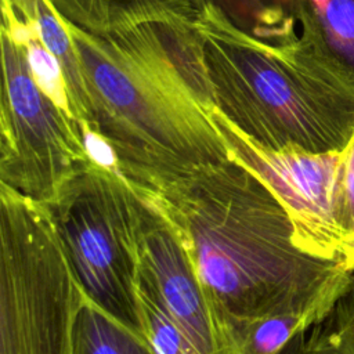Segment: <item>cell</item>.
Here are the masks:
<instances>
[{
    "label": "cell",
    "instance_id": "1",
    "mask_svg": "<svg viewBox=\"0 0 354 354\" xmlns=\"http://www.w3.org/2000/svg\"><path fill=\"white\" fill-rule=\"evenodd\" d=\"M62 19L84 88L80 126L123 176L149 185L231 159L214 120L195 19L151 21L111 33Z\"/></svg>",
    "mask_w": 354,
    "mask_h": 354
},
{
    "label": "cell",
    "instance_id": "2",
    "mask_svg": "<svg viewBox=\"0 0 354 354\" xmlns=\"http://www.w3.org/2000/svg\"><path fill=\"white\" fill-rule=\"evenodd\" d=\"M138 187L178 232L214 325L299 314L324 319L354 286V272L296 246L281 202L232 158Z\"/></svg>",
    "mask_w": 354,
    "mask_h": 354
},
{
    "label": "cell",
    "instance_id": "3",
    "mask_svg": "<svg viewBox=\"0 0 354 354\" xmlns=\"http://www.w3.org/2000/svg\"><path fill=\"white\" fill-rule=\"evenodd\" d=\"M220 113L268 151H342L354 134V84L300 35L266 41L214 7L195 14Z\"/></svg>",
    "mask_w": 354,
    "mask_h": 354
},
{
    "label": "cell",
    "instance_id": "4",
    "mask_svg": "<svg viewBox=\"0 0 354 354\" xmlns=\"http://www.w3.org/2000/svg\"><path fill=\"white\" fill-rule=\"evenodd\" d=\"M84 299L48 207L0 184V354H73Z\"/></svg>",
    "mask_w": 354,
    "mask_h": 354
},
{
    "label": "cell",
    "instance_id": "5",
    "mask_svg": "<svg viewBox=\"0 0 354 354\" xmlns=\"http://www.w3.org/2000/svg\"><path fill=\"white\" fill-rule=\"evenodd\" d=\"M68 264L84 296L148 337L138 300L140 213L133 183L98 158L47 205Z\"/></svg>",
    "mask_w": 354,
    "mask_h": 354
},
{
    "label": "cell",
    "instance_id": "6",
    "mask_svg": "<svg viewBox=\"0 0 354 354\" xmlns=\"http://www.w3.org/2000/svg\"><path fill=\"white\" fill-rule=\"evenodd\" d=\"M0 184L50 205L97 156L72 112L35 77L24 41L1 28Z\"/></svg>",
    "mask_w": 354,
    "mask_h": 354
},
{
    "label": "cell",
    "instance_id": "7",
    "mask_svg": "<svg viewBox=\"0 0 354 354\" xmlns=\"http://www.w3.org/2000/svg\"><path fill=\"white\" fill-rule=\"evenodd\" d=\"M214 120L232 159L254 173L281 202L304 253L342 263L347 236L337 221L340 151H268L238 131L216 108Z\"/></svg>",
    "mask_w": 354,
    "mask_h": 354
},
{
    "label": "cell",
    "instance_id": "8",
    "mask_svg": "<svg viewBox=\"0 0 354 354\" xmlns=\"http://www.w3.org/2000/svg\"><path fill=\"white\" fill-rule=\"evenodd\" d=\"M140 213V260L169 314L201 354H217L212 308L189 254L169 218L134 184Z\"/></svg>",
    "mask_w": 354,
    "mask_h": 354
},
{
    "label": "cell",
    "instance_id": "9",
    "mask_svg": "<svg viewBox=\"0 0 354 354\" xmlns=\"http://www.w3.org/2000/svg\"><path fill=\"white\" fill-rule=\"evenodd\" d=\"M300 37L354 84V0H296Z\"/></svg>",
    "mask_w": 354,
    "mask_h": 354
},
{
    "label": "cell",
    "instance_id": "10",
    "mask_svg": "<svg viewBox=\"0 0 354 354\" xmlns=\"http://www.w3.org/2000/svg\"><path fill=\"white\" fill-rule=\"evenodd\" d=\"M321 321L310 314L223 321L214 326L217 354H307V333Z\"/></svg>",
    "mask_w": 354,
    "mask_h": 354
},
{
    "label": "cell",
    "instance_id": "11",
    "mask_svg": "<svg viewBox=\"0 0 354 354\" xmlns=\"http://www.w3.org/2000/svg\"><path fill=\"white\" fill-rule=\"evenodd\" d=\"M68 21L91 33H111L138 24L195 19L191 0H50Z\"/></svg>",
    "mask_w": 354,
    "mask_h": 354
},
{
    "label": "cell",
    "instance_id": "12",
    "mask_svg": "<svg viewBox=\"0 0 354 354\" xmlns=\"http://www.w3.org/2000/svg\"><path fill=\"white\" fill-rule=\"evenodd\" d=\"M195 14L217 8L236 28L266 40L283 41L299 35L296 0H191Z\"/></svg>",
    "mask_w": 354,
    "mask_h": 354
},
{
    "label": "cell",
    "instance_id": "13",
    "mask_svg": "<svg viewBox=\"0 0 354 354\" xmlns=\"http://www.w3.org/2000/svg\"><path fill=\"white\" fill-rule=\"evenodd\" d=\"M73 354H160L144 337L84 299L75 322Z\"/></svg>",
    "mask_w": 354,
    "mask_h": 354
},
{
    "label": "cell",
    "instance_id": "14",
    "mask_svg": "<svg viewBox=\"0 0 354 354\" xmlns=\"http://www.w3.org/2000/svg\"><path fill=\"white\" fill-rule=\"evenodd\" d=\"M138 300L145 332L160 354H201L169 314L155 283L140 264Z\"/></svg>",
    "mask_w": 354,
    "mask_h": 354
},
{
    "label": "cell",
    "instance_id": "15",
    "mask_svg": "<svg viewBox=\"0 0 354 354\" xmlns=\"http://www.w3.org/2000/svg\"><path fill=\"white\" fill-rule=\"evenodd\" d=\"M307 354H354V286L310 329Z\"/></svg>",
    "mask_w": 354,
    "mask_h": 354
},
{
    "label": "cell",
    "instance_id": "16",
    "mask_svg": "<svg viewBox=\"0 0 354 354\" xmlns=\"http://www.w3.org/2000/svg\"><path fill=\"white\" fill-rule=\"evenodd\" d=\"M337 221L347 241L354 236V134L340 151L337 170Z\"/></svg>",
    "mask_w": 354,
    "mask_h": 354
},
{
    "label": "cell",
    "instance_id": "17",
    "mask_svg": "<svg viewBox=\"0 0 354 354\" xmlns=\"http://www.w3.org/2000/svg\"><path fill=\"white\" fill-rule=\"evenodd\" d=\"M340 266H342V268H344L350 272H354V236L350 238L346 243L344 256H343Z\"/></svg>",
    "mask_w": 354,
    "mask_h": 354
}]
</instances>
